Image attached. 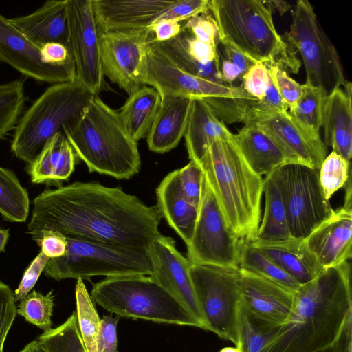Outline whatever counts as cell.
<instances>
[{
  "label": "cell",
  "mask_w": 352,
  "mask_h": 352,
  "mask_svg": "<svg viewBox=\"0 0 352 352\" xmlns=\"http://www.w3.org/2000/svg\"><path fill=\"white\" fill-rule=\"evenodd\" d=\"M33 206L28 232L35 241L42 231L54 230L66 238L147 250L161 234L157 205L96 182L47 189Z\"/></svg>",
  "instance_id": "obj_1"
},
{
  "label": "cell",
  "mask_w": 352,
  "mask_h": 352,
  "mask_svg": "<svg viewBox=\"0 0 352 352\" xmlns=\"http://www.w3.org/2000/svg\"><path fill=\"white\" fill-rule=\"evenodd\" d=\"M352 315L349 261L323 269L295 292L292 311L265 352H316L333 345Z\"/></svg>",
  "instance_id": "obj_2"
},
{
  "label": "cell",
  "mask_w": 352,
  "mask_h": 352,
  "mask_svg": "<svg viewBox=\"0 0 352 352\" xmlns=\"http://www.w3.org/2000/svg\"><path fill=\"white\" fill-rule=\"evenodd\" d=\"M198 166L231 232L254 243L261 223L262 176L248 166L233 138L214 141Z\"/></svg>",
  "instance_id": "obj_3"
},
{
  "label": "cell",
  "mask_w": 352,
  "mask_h": 352,
  "mask_svg": "<svg viewBox=\"0 0 352 352\" xmlns=\"http://www.w3.org/2000/svg\"><path fill=\"white\" fill-rule=\"evenodd\" d=\"M77 157L91 173L129 179L141 166L138 142L129 133L118 111L94 95L78 120L63 130Z\"/></svg>",
  "instance_id": "obj_4"
},
{
  "label": "cell",
  "mask_w": 352,
  "mask_h": 352,
  "mask_svg": "<svg viewBox=\"0 0 352 352\" xmlns=\"http://www.w3.org/2000/svg\"><path fill=\"white\" fill-rule=\"evenodd\" d=\"M209 10L218 29L219 42L254 63L289 67L298 72L296 50L277 32L272 9L261 0H212Z\"/></svg>",
  "instance_id": "obj_5"
},
{
  "label": "cell",
  "mask_w": 352,
  "mask_h": 352,
  "mask_svg": "<svg viewBox=\"0 0 352 352\" xmlns=\"http://www.w3.org/2000/svg\"><path fill=\"white\" fill-rule=\"evenodd\" d=\"M94 96L76 79L50 86L21 116L12 152L30 164L50 139L78 120Z\"/></svg>",
  "instance_id": "obj_6"
},
{
  "label": "cell",
  "mask_w": 352,
  "mask_h": 352,
  "mask_svg": "<svg viewBox=\"0 0 352 352\" xmlns=\"http://www.w3.org/2000/svg\"><path fill=\"white\" fill-rule=\"evenodd\" d=\"M91 296L119 316L201 329L186 309L150 276L107 277L93 285Z\"/></svg>",
  "instance_id": "obj_7"
},
{
  "label": "cell",
  "mask_w": 352,
  "mask_h": 352,
  "mask_svg": "<svg viewBox=\"0 0 352 352\" xmlns=\"http://www.w3.org/2000/svg\"><path fill=\"white\" fill-rule=\"evenodd\" d=\"M67 241L65 254L46 264L44 272L50 278L151 274L147 250L69 238Z\"/></svg>",
  "instance_id": "obj_8"
},
{
  "label": "cell",
  "mask_w": 352,
  "mask_h": 352,
  "mask_svg": "<svg viewBox=\"0 0 352 352\" xmlns=\"http://www.w3.org/2000/svg\"><path fill=\"white\" fill-rule=\"evenodd\" d=\"M189 273L204 329L239 347V269L192 264Z\"/></svg>",
  "instance_id": "obj_9"
},
{
  "label": "cell",
  "mask_w": 352,
  "mask_h": 352,
  "mask_svg": "<svg viewBox=\"0 0 352 352\" xmlns=\"http://www.w3.org/2000/svg\"><path fill=\"white\" fill-rule=\"evenodd\" d=\"M290 31L283 36L300 52L306 72V84L327 94L347 81L338 52L319 23L309 1L299 0L292 11Z\"/></svg>",
  "instance_id": "obj_10"
},
{
  "label": "cell",
  "mask_w": 352,
  "mask_h": 352,
  "mask_svg": "<svg viewBox=\"0 0 352 352\" xmlns=\"http://www.w3.org/2000/svg\"><path fill=\"white\" fill-rule=\"evenodd\" d=\"M284 206L292 238L305 239L333 213L319 180V169L291 163L270 174Z\"/></svg>",
  "instance_id": "obj_11"
},
{
  "label": "cell",
  "mask_w": 352,
  "mask_h": 352,
  "mask_svg": "<svg viewBox=\"0 0 352 352\" xmlns=\"http://www.w3.org/2000/svg\"><path fill=\"white\" fill-rule=\"evenodd\" d=\"M244 243L228 228L203 175L197 218L192 237L186 245L187 258L192 264L239 270Z\"/></svg>",
  "instance_id": "obj_12"
},
{
  "label": "cell",
  "mask_w": 352,
  "mask_h": 352,
  "mask_svg": "<svg viewBox=\"0 0 352 352\" xmlns=\"http://www.w3.org/2000/svg\"><path fill=\"white\" fill-rule=\"evenodd\" d=\"M143 85H149L161 99L168 96L199 98H232L256 100L241 87L219 83L195 76L177 65L153 42L146 52L142 75Z\"/></svg>",
  "instance_id": "obj_13"
},
{
  "label": "cell",
  "mask_w": 352,
  "mask_h": 352,
  "mask_svg": "<svg viewBox=\"0 0 352 352\" xmlns=\"http://www.w3.org/2000/svg\"><path fill=\"white\" fill-rule=\"evenodd\" d=\"M69 46L74 59L76 80L92 94L106 85L100 54V31L92 0H67Z\"/></svg>",
  "instance_id": "obj_14"
},
{
  "label": "cell",
  "mask_w": 352,
  "mask_h": 352,
  "mask_svg": "<svg viewBox=\"0 0 352 352\" xmlns=\"http://www.w3.org/2000/svg\"><path fill=\"white\" fill-rule=\"evenodd\" d=\"M244 124H254L279 146L290 163L319 169L327 157V148L320 135L302 126L288 111L283 113L259 104L248 110Z\"/></svg>",
  "instance_id": "obj_15"
},
{
  "label": "cell",
  "mask_w": 352,
  "mask_h": 352,
  "mask_svg": "<svg viewBox=\"0 0 352 352\" xmlns=\"http://www.w3.org/2000/svg\"><path fill=\"white\" fill-rule=\"evenodd\" d=\"M155 41L149 28L100 34L104 76L129 95L143 86L142 75L146 52Z\"/></svg>",
  "instance_id": "obj_16"
},
{
  "label": "cell",
  "mask_w": 352,
  "mask_h": 352,
  "mask_svg": "<svg viewBox=\"0 0 352 352\" xmlns=\"http://www.w3.org/2000/svg\"><path fill=\"white\" fill-rule=\"evenodd\" d=\"M147 252L151 265L150 276L184 306L204 329L189 273L192 263L177 250L171 237L162 234L152 241Z\"/></svg>",
  "instance_id": "obj_17"
},
{
  "label": "cell",
  "mask_w": 352,
  "mask_h": 352,
  "mask_svg": "<svg viewBox=\"0 0 352 352\" xmlns=\"http://www.w3.org/2000/svg\"><path fill=\"white\" fill-rule=\"evenodd\" d=\"M41 48L36 46L0 14V61L35 80L56 84L76 79L74 63L63 65L45 64Z\"/></svg>",
  "instance_id": "obj_18"
},
{
  "label": "cell",
  "mask_w": 352,
  "mask_h": 352,
  "mask_svg": "<svg viewBox=\"0 0 352 352\" xmlns=\"http://www.w3.org/2000/svg\"><path fill=\"white\" fill-rule=\"evenodd\" d=\"M239 275L241 306L265 323L283 325L292 311L295 292L243 269Z\"/></svg>",
  "instance_id": "obj_19"
},
{
  "label": "cell",
  "mask_w": 352,
  "mask_h": 352,
  "mask_svg": "<svg viewBox=\"0 0 352 352\" xmlns=\"http://www.w3.org/2000/svg\"><path fill=\"white\" fill-rule=\"evenodd\" d=\"M352 204H344L316 227L303 242L322 268L338 265L352 257Z\"/></svg>",
  "instance_id": "obj_20"
},
{
  "label": "cell",
  "mask_w": 352,
  "mask_h": 352,
  "mask_svg": "<svg viewBox=\"0 0 352 352\" xmlns=\"http://www.w3.org/2000/svg\"><path fill=\"white\" fill-rule=\"evenodd\" d=\"M175 0H92L100 33L148 28Z\"/></svg>",
  "instance_id": "obj_21"
},
{
  "label": "cell",
  "mask_w": 352,
  "mask_h": 352,
  "mask_svg": "<svg viewBox=\"0 0 352 352\" xmlns=\"http://www.w3.org/2000/svg\"><path fill=\"white\" fill-rule=\"evenodd\" d=\"M10 21L39 48L54 42L69 49L67 0L47 1L32 13L10 19Z\"/></svg>",
  "instance_id": "obj_22"
},
{
  "label": "cell",
  "mask_w": 352,
  "mask_h": 352,
  "mask_svg": "<svg viewBox=\"0 0 352 352\" xmlns=\"http://www.w3.org/2000/svg\"><path fill=\"white\" fill-rule=\"evenodd\" d=\"M326 94L322 107L324 144L348 161L352 156L351 84Z\"/></svg>",
  "instance_id": "obj_23"
},
{
  "label": "cell",
  "mask_w": 352,
  "mask_h": 352,
  "mask_svg": "<svg viewBox=\"0 0 352 352\" xmlns=\"http://www.w3.org/2000/svg\"><path fill=\"white\" fill-rule=\"evenodd\" d=\"M193 98L168 96L160 107L146 135L148 148L164 153L175 148L184 136Z\"/></svg>",
  "instance_id": "obj_24"
},
{
  "label": "cell",
  "mask_w": 352,
  "mask_h": 352,
  "mask_svg": "<svg viewBox=\"0 0 352 352\" xmlns=\"http://www.w3.org/2000/svg\"><path fill=\"white\" fill-rule=\"evenodd\" d=\"M233 135L206 101L192 99L184 136L190 161L199 165L214 141L232 139Z\"/></svg>",
  "instance_id": "obj_25"
},
{
  "label": "cell",
  "mask_w": 352,
  "mask_h": 352,
  "mask_svg": "<svg viewBox=\"0 0 352 352\" xmlns=\"http://www.w3.org/2000/svg\"><path fill=\"white\" fill-rule=\"evenodd\" d=\"M156 196L162 217L187 245L194 231L199 207L183 194L177 169L168 173L160 182Z\"/></svg>",
  "instance_id": "obj_26"
},
{
  "label": "cell",
  "mask_w": 352,
  "mask_h": 352,
  "mask_svg": "<svg viewBox=\"0 0 352 352\" xmlns=\"http://www.w3.org/2000/svg\"><path fill=\"white\" fill-rule=\"evenodd\" d=\"M233 140L248 166L260 176L291 164L276 142L254 124H245Z\"/></svg>",
  "instance_id": "obj_27"
},
{
  "label": "cell",
  "mask_w": 352,
  "mask_h": 352,
  "mask_svg": "<svg viewBox=\"0 0 352 352\" xmlns=\"http://www.w3.org/2000/svg\"><path fill=\"white\" fill-rule=\"evenodd\" d=\"M76 157L65 135L57 133L28 164L31 182L41 184L68 179L74 170Z\"/></svg>",
  "instance_id": "obj_28"
},
{
  "label": "cell",
  "mask_w": 352,
  "mask_h": 352,
  "mask_svg": "<svg viewBox=\"0 0 352 352\" xmlns=\"http://www.w3.org/2000/svg\"><path fill=\"white\" fill-rule=\"evenodd\" d=\"M300 285L314 279L323 270L306 248L303 240L254 245Z\"/></svg>",
  "instance_id": "obj_29"
},
{
  "label": "cell",
  "mask_w": 352,
  "mask_h": 352,
  "mask_svg": "<svg viewBox=\"0 0 352 352\" xmlns=\"http://www.w3.org/2000/svg\"><path fill=\"white\" fill-rule=\"evenodd\" d=\"M161 104L155 89L143 85L129 95L118 111L131 136L136 141L146 137Z\"/></svg>",
  "instance_id": "obj_30"
},
{
  "label": "cell",
  "mask_w": 352,
  "mask_h": 352,
  "mask_svg": "<svg viewBox=\"0 0 352 352\" xmlns=\"http://www.w3.org/2000/svg\"><path fill=\"white\" fill-rule=\"evenodd\" d=\"M265 210L256 238L252 244L265 245L292 239L285 210L278 188L270 175L263 179Z\"/></svg>",
  "instance_id": "obj_31"
},
{
  "label": "cell",
  "mask_w": 352,
  "mask_h": 352,
  "mask_svg": "<svg viewBox=\"0 0 352 352\" xmlns=\"http://www.w3.org/2000/svg\"><path fill=\"white\" fill-rule=\"evenodd\" d=\"M76 316L79 332L87 352H103L101 343V319L83 280L75 286Z\"/></svg>",
  "instance_id": "obj_32"
},
{
  "label": "cell",
  "mask_w": 352,
  "mask_h": 352,
  "mask_svg": "<svg viewBox=\"0 0 352 352\" xmlns=\"http://www.w3.org/2000/svg\"><path fill=\"white\" fill-rule=\"evenodd\" d=\"M28 191L13 171L0 166V214L12 222H25L29 214Z\"/></svg>",
  "instance_id": "obj_33"
},
{
  "label": "cell",
  "mask_w": 352,
  "mask_h": 352,
  "mask_svg": "<svg viewBox=\"0 0 352 352\" xmlns=\"http://www.w3.org/2000/svg\"><path fill=\"white\" fill-rule=\"evenodd\" d=\"M239 269L252 272L296 292L301 286L251 243H244L241 248Z\"/></svg>",
  "instance_id": "obj_34"
},
{
  "label": "cell",
  "mask_w": 352,
  "mask_h": 352,
  "mask_svg": "<svg viewBox=\"0 0 352 352\" xmlns=\"http://www.w3.org/2000/svg\"><path fill=\"white\" fill-rule=\"evenodd\" d=\"M280 327L271 325L253 317L240 305L239 348L242 352H265L277 336Z\"/></svg>",
  "instance_id": "obj_35"
},
{
  "label": "cell",
  "mask_w": 352,
  "mask_h": 352,
  "mask_svg": "<svg viewBox=\"0 0 352 352\" xmlns=\"http://www.w3.org/2000/svg\"><path fill=\"white\" fill-rule=\"evenodd\" d=\"M156 43L164 54L186 72L214 82L225 83L221 77L220 63H201L195 59L187 51L180 34L169 41Z\"/></svg>",
  "instance_id": "obj_36"
},
{
  "label": "cell",
  "mask_w": 352,
  "mask_h": 352,
  "mask_svg": "<svg viewBox=\"0 0 352 352\" xmlns=\"http://www.w3.org/2000/svg\"><path fill=\"white\" fill-rule=\"evenodd\" d=\"M23 81L0 85V140L15 129L25 106Z\"/></svg>",
  "instance_id": "obj_37"
},
{
  "label": "cell",
  "mask_w": 352,
  "mask_h": 352,
  "mask_svg": "<svg viewBox=\"0 0 352 352\" xmlns=\"http://www.w3.org/2000/svg\"><path fill=\"white\" fill-rule=\"evenodd\" d=\"M36 340L50 352H87L79 332L76 312L58 327L43 331Z\"/></svg>",
  "instance_id": "obj_38"
},
{
  "label": "cell",
  "mask_w": 352,
  "mask_h": 352,
  "mask_svg": "<svg viewBox=\"0 0 352 352\" xmlns=\"http://www.w3.org/2000/svg\"><path fill=\"white\" fill-rule=\"evenodd\" d=\"M326 94L322 88L305 83L295 109L289 111L302 126L316 135H320L322 102Z\"/></svg>",
  "instance_id": "obj_39"
},
{
  "label": "cell",
  "mask_w": 352,
  "mask_h": 352,
  "mask_svg": "<svg viewBox=\"0 0 352 352\" xmlns=\"http://www.w3.org/2000/svg\"><path fill=\"white\" fill-rule=\"evenodd\" d=\"M54 296L51 290L47 294L32 290L19 301L17 314L23 316L29 323L43 330L52 327V316L54 306Z\"/></svg>",
  "instance_id": "obj_40"
},
{
  "label": "cell",
  "mask_w": 352,
  "mask_h": 352,
  "mask_svg": "<svg viewBox=\"0 0 352 352\" xmlns=\"http://www.w3.org/2000/svg\"><path fill=\"white\" fill-rule=\"evenodd\" d=\"M351 178L350 162L334 151L327 155L319 168V180L324 197L329 200Z\"/></svg>",
  "instance_id": "obj_41"
},
{
  "label": "cell",
  "mask_w": 352,
  "mask_h": 352,
  "mask_svg": "<svg viewBox=\"0 0 352 352\" xmlns=\"http://www.w3.org/2000/svg\"><path fill=\"white\" fill-rule=\"evenodd\" d=\"M221 45L219 57L222 80L226 84L232 85L235 80L242 78L256 63L236 50L226 45Z\"/></svg>",
  "instance_id": "obj_42"
},
{
  "label": "cell",
  "mask_w": 352,
  "mask_h": 352,
  "mask_svg": "<svg viewBox=\"0 0 352 352\" xmlns=\"http://www.w3.org/2000/svg\"><path fill=\"white\" fill-rule=\"evenodd\" d=\"M267 67L270 79L287 104L289 111H293L302 94L304 85L294 80L278 65H269Z\"/></svg>",
  "instance_id": "obj_43"
},
{
  "label": "cell",
  "mask_w": 352,
  "mask_h": 352,
  "mask_svg": "<svg viewBox=\"0 0 352 352\" xmlns=\"http://www.w3.org/2000/svg\"><path fill=\"white\" fill-rule=\"evenodd\" d=\"M178 170V178L182 191L186 198L199 207L201 199L203 173L194 162H190Z\"/></svg>",
  "instance_id": "obj_44"
},
{
  "label": "cell",
  "mask_w": 352,
  "mask_h": 352,
  "mask_svg": "<svg viewBox=\"0 0 352 352\" xmlns=\"http://www.w3.org/2000/svg\"><path fill=\"white\" fill-rule=\"evenodd\" d=\"M11 288L0 280V352L17 315V306Z\"/></svg>",
  "instance_id": "obj_45"
},
{
  "label": "cell",
  "mask_w": 352,
  "mask_h": 352,
  "mask_svg": "<svg viewBox=\"0 0 352 352\" xmlns=\"http://www.w3.org/2000/svg\"><path fill=\"white\" fill-rule=\"evenodd\" d=\"M243 89L257 101L265 96L270 85V77L267 66L262 63H256L242 77Z\"/></svg>",
  "instance_id": "obj_46"
},
{
  "label": "cell",
  "mask_w": 352,
  "mask_h": 352,
  "mask_svg": "<svg viewBox=\"0 0 352 352\" xmlns=\"http://www.w3.org/2000/svg\"><path fill=\"white\" fill-rule=\"evenodd\" d=\"M183 28L190 30L197 39L217 47L219 36L217 23L208 12L188 19Z\"/></svg>",
  "instance_id": "obj_47"
},
{
  "label": "cell",
  "mask_w": 352,
  "mask_h": 352,
  "mask_svg": "<svg viewBox=\"0 0 352 352\" xmlns=\"http://www.w3.org/2000/svg\"><path fill=\"white\" fill-rule=\"evenodd\" d=\"M209 0H175L171 6L159 19L188 20L209 11Z\"/></svg>",
  "instance_id": "obj_48"
},
{
  "label": "cell",
  "mask_w": 352,
  "mask_h": 352,
  "mask_svg": "<svg viewBox=\"0 0 352 352\" xmlns=\"http://www.w3.org/2000/svg\"><path fill=\"white\" fill-rule=\"evenodd\" d=\"M49 258L41 252L32 261L23 273L17 289L14 292L15 301H19L32 291L41 273L44 271Z\"/></svg>",
  "instance_id": "obj_49"
},
{
  "label": "cell",
  "mask_w": 352,
  "mask_h": 352,
  "mask_svg": "<svg viewBox=\"0 0 352 352\" xmlns=\"http://www.w3.org/2000/svg\"><path fill=\"white\" fill-rule=\"evenodd\" d=\"M179 34L187 51L195 59L201 63H220L217 47L197 39L183 28Z\"/></svg>",
  "instance_id": "obj_50"
},
{
  "label": "cell",
  "mask_w": 352,
  "mask_h": 352,
  "mask_svg": "<svg viewBox=\"0 0 352 352\" xmlns=\"http://www.w3.org/2000/svg\"><path fill=\"white\" fill-rule=\"evenodd\" d=\"M36 241L41 246V252L49 258L60 257L66 252L67 238L58 232L43 230Z\"/></svg>",
  "instance_id": "obj_51"
},
{
  "label": "cell",
  "mask_w": 352,
  "mask_h": 352,
  "mask_svg": "<svg viewBox=\"0 0 352 352\" xmlns=\"http://www.w3.org/2000/svg\"><path fill=\"white\" fill-rule=\"evenodd\" d=\"M41 59L45 64L63 65L74 63L69 49L59 43H48L40 50Z\"/></svg>",
  "instance_id": "obj_52"
},
{
  "label": "cell",
  "mask_w": 352,
  "mask_h": 352,
  "mask_svg": "<svg viewBox=\"0 0 352 352\" xmlns=\"http://www.w3.org/2000/svg\"><path fill=\"white\" fill-rule=\"evenodd\" d=\"M156 42H165L177 36L182 32L180 22L172 19H158L149 28Z\"/></svg>",
  "instance_id": "obj_53"
},
{
  "label": "cell",
  "mask_w": 352,
  "mask_h": 352,
  "mask_svg": "<svg viewBox=\"0 0 352 352\" xmlns=\"http://www.w3.org/2000/svg\"><path fill=\"white\" fill-rule=\"evenodd\" d=\"M118 318L104 316L101 319L100 338L103 352H117Z\"/></svg>",
  "instance_id": "obj_54"
},
{
  "label": "cell",
  "mask_w": 352,
  "mask_h": 352,
  "mask_svg": "<svg viewBox=\"0 0 352 352\" xmlns=\"http://www.w3.org/2000/svg\"><path fill=\"white\" fill-rule=\"evenodd\" d=\"M257 102L265 107L279 113L288 112V107L283 101L277 89L270 79V85L263 99Z\"/></svg>",
  "instance_id": "obj_55"
},
{
  "label": "cell",
  "mask_w": 352,
  "mask_h": 352,
  "mask_svg": "<svg viewBox=\"0 0 352 352\" xmlns=\"http://www.w3.org/2000/svg\"><path fill=\"white\" fill-rule=\"evenodd\" d=\"M19 352H50V351L38 340H34L26 344Z\"/></svg>",
  "instance_id": "obj_56"
},
{
  "label": "cell",
  "mask_w": 352,
  "mask_h": 352,
  "mask_svg": "<svg viewBox=\"0 0 352 352\" xmlns=\"http://www.w3.org/2000/svg\"><path fill=\"white\" fill-rule=\"evenodd\" d=\"M265 3L269 6V7L272 9L277 10L281 14L287 12L290 8L291 5L289 4L286 1H265Z\"/></svg>",
  "instance_id": "obj_57"
},
{
  "label": "cell",
  "mask_w": 352,
  "mask_h": 352,
  "mask_svg": "<svg viewBox=\"0 0 352 352\" xmlns=\"http://www.w3.org/2000/svg\"><path fill=\"white\" fill-rule=\"evenodd\" d=\"M10 236L9 229H3L0 227V252H4Z\"/></svg>",
  "instance_id": "obj_58"
},
{
  "label": "cell",
  "mask_w": 352,
  "mask_h": 352,
  "mask_svg": "<svg viewBox=\"0 0 352 352\" xmlns=\"http://www.w3.org/2000/svg\"><path fill=\"white\" fill-rule=\"evenodd\" d=\"M316 352H342V345H341L340 338L339 337L338 340L333 345L328 346L327 348L322 349L321 350L317 351Z\"/></svg>",
  "instance_id": "obj_59"
},
{
  "label": "cell",
  "mask_w": 352,
  "mask_h": 352,
  "mask_svg": "<svg viewBox=\"0 0 352 352\" xmlns=\"http://www.w3.org/2000/svg\"><path fill=\"white\" fill-rule=\"evenodd\" d=\"M219 352H242L241 349L236 346H226L221 349Z\"/></svg>",
  "instance_id": "obj_60"
}]
</instances>
